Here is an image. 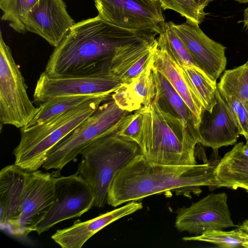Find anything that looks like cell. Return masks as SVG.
<instances>
[{"instance_id":"6da1fadb","label":"cell","mask_w":248,"mask_h":248,"mask_svg":"<svg viewBox=\"0 0 248 248\" xmlns=\"http://www.w3.org/2000/svg\"><path fill=\"white\" fill-rule=\"evenodd\" d=\"M156 35L155 32L120 28L98 15L83 20L75 23L55 47L45 72L54 77L110 74L111 63L119 51L129 45Z\"/></svg>"},{"instance_id":"7a4b0ae2","label":"cell","mask_w":248,"mask_h":248,"mask_svg":"<svg viewBox=\"0 0 248 248\" xmlns=\"http://www.w3.org/2000/svg\"><path fill=\"white\" fill-rule=\"evenodd\" d=\"M218 161L193 166L153 163L141 153L125 165L114 177L108 190L107 203L117 207L148 196L173 192L191 198L201 187L217 188L215 171Z\"/></svg>"},{"instance_id":"3957f363","label":"cell","mask_w":248,"mask_h":248,"mask_svg":"<svg viewBox=\"0 0 248 248\" xmlns=\"http://www.w3.org/2000/svg\"><path fill=\"white\" fill-rule=\"evenodd\" d=\"M138 110L142 116L139 146L148 160L167 165L198 164L196 148L199 140L182 119L163 108L155 98Z\"/></svg>"},{"instance_id":"277c9868","label":"cell","mask_w":248,"mask_h":248,"mask_svg":"<svg viewBox=\"0 0 248 248\" xmlns=\"http://www.w3.org/2000/svg\"><path fill=\"white\" fill-rule=\"evenodd\" d=\"M126 117L88 145L80 154L81 160L77 172L91 187L95 197L93 206L98 208L107 203L108 188L115 175L141 153L136 142L118 134Z\"/></svg>"},{"instance_id":"5b68a950","label":"cell","mask_w":248,"mask_h":248,"mask_svg":"<svg viewBox=\"0 0 248 248\" xmlns=\"http://www.w3.org/2000/svg\"><path fill=\"white\" fill-rule=\"evenodd\" d=\"M111 97L112 94L96 96L41 124L20 128V141L13 152L15 164L29 172L38 170L46 160L48 152L55 144Z\"/></svg>"},{"instance_id":"8992f818","label":"cell","mask_w":248,"mask_h":248,"mask_svg":"<svg viewBox=\"0 0 248 248\" xmlns=\"http://www.w3.org/2000/svg\"><path fill=\"white\" fill-rule=\"evenodd\" d=\"M131 113L120 108L111 97L48 152L42 167L62 170L88 145Z\"/></svg>"},{"instance_id":"52a82bcc","label":"cell","mask_w":248,"mask_h":248,"mask_svg":"<svg viewBox=\"0 0 248 248\" xmlns=\"http://www.w3.org/2000/svg\"><path fill=\"white\" fill-rule=\"evenodd\" d=\"M27 86L9 46L0 32V122L26 126L39 111L30 99Z\"/></svg>"},{"instance_id":"ba28073f","label":"cell","mask_w":248,"mask_h":248,"mask_svg":"<svg viewBox=\"0 0 248 248\" xmlns=\"http://www.w3.org/2000/svg\"><path fill=\"white\" fill-rule=\"evenodd\" d=\"M98 16L121 28L159 34L166 22L159 0H94Z\"/></svg>"},{"instance_id":"9c48e42d","label":"cell","mask_w":248,"mask_h":248,"mask_svg":"<svg viewBox=\"0 0 248 248\" xmlns=\"http://www.w3.org/2000/svg\"><path fill=\"white\" fill-rule=\"evenodd\" d=\"M53 188L54 202L37 226L39 235L60 222L80 217L93 206L94 193L77 172L67 176L53 177Z\"/></svg>"},{"instance_id":"30bf717a","label":"cell","mask_w":248,"mask_h":248,"mask_svg":"<svg viewBox=\"0 0 248 248\" xmlns=\"http://www.w3.org/2000/svg\"><path fill=\"white\" fill-rule=\"evenodd\" d=\"M122 83L119 78L111 74L95 76L54 77L44 71L37 81L33 100L41 104L62 96L110 94Z\"/></svg>"},{"instance_id":"8fae6325","label":"cell","mask_w":248,"mask_h":248,"mask_svg":"<svg viewBox=\"0 0 248 248\" xmlns=\"http://www.w3.org/2000/svg\"><path fill=\"white\" fill-rule=\"evenodd\" d=\"M225 192L211 193L177 211L175 226L179 232L196 235L209 230H223L235 225L231 217Z\"/></svg>"},{"instance_id":"7c38bea8","label":"cell","mask_w":248,"mask_h":248,"mask_svg":"<svg viewBox=\"0 0 248 248\" xmlns=\"http://www.w3.org/2000/svg\"><path fill=\"white\" fill-rule=\"evenodd\" d=\"M53 202V177L51 174L38 170L29 172L22 194L16 235L26 236L36 231Z\"/></svg>"},{"instance_id":"4fadbf2b","label":"cell","mask_w":248,"mask_h":248,"mask_svg":"<svg viewBox=\"0 0 248 248\" xmlns=\"http://www.w3.org/2000/svg\"><path fill=\"white\" fill-rule=\"evenodd\" d=\"M168 23L186 46L198 67L217 82L226 66V47L210 38L196 23L186 20L181 24Z\"/></svg>"},{"instance_id":"5bb4252c","label":"cell","mask_w":248,"mask_h":248,"mask_svg":"<svg viewBox=\"0 0 248 248\" xmlns=\"http://www.w3.org/2000/svg\"><path fill=\"white\" fill-rule=\"evenodd\" d=\"M23 23L27 31L38 34L55 47L76 23L63 0H37Z\"/></svg>"},{"instance_id":"9a60e30c","label":"cell","mask_w":248,"mask_h":248,"mask_svg":"<svg viewBox=\"0 0 248 248\" xmlns=\"http://www.w3.org/2000/svg\"><path fill=\"white\" fill-rule=\"evenodd\" d=\"M211 112L204 109L199 128L200 143L217 150L234 144L239 133L231 111L217 89Z\"/></svg>"},{"instance_id":"2e32d148","label":"cell","mask_w":248,"mask_h":248,"mask_svg":"<svg viewBox=\"0 0 248 248\" xmlns=\"http://www.w3.org/2000/svg\"><path fill=\"white\" fill-rule=\"evenodd\" d=\"M142 207L141 202H128L125 205L92 219L83 222L76 220L71 227L57 230L51 238L62 248H80L89 238L105 227Z\"/></svg>"},{"instance_id":"e0dca14e","label":"cell","mask_w":248,"mask_h":248,"mask_svg":"<svg viewBox=\"0 0 248 248\" xmlns=\"http://www.w3.org/2000/svg\"><path fill=\"white\" fill-rule=\"evenodd\" d=\"M29 172L14 164L0 172V225L16 235L19 220L22 194Z\"/></svg>"},{"instance_id":"ac0fdd59","label":"cell","mask_w":248,"mask_h":248,"mask_svg":"<svg viewBox=\"0 0 248 248\" xmlns=\"http://www.w3.org/2000/svg\"><path fill=\"white\" fill-rule=\"evenodd\" d=\"M157 48L155 36L130 44L113 58L110 73L127 83L136 78L146 67Z\"/></svg>"},{"instance_id":"d6986e66","label":"cell","mask_w":248,"mask_h":248,"mask_svg":"<svg viewBox=\"0 0 248 248\" xmlns=\"http://www.w3.org/2000/svg\"><path fill=\"white\" fill-rule=\"evenodd\" d=\"M153 57L136 78L128 83H122L112 93V98L121 109L132 112L149 105L154 100L156 89L152 70Z\"/></svg>"},{"instance_id":"ffe728a7","label":"cell","mask_w":248,"mask_h":248,"mask_svg":"<svg viewBox=\"0 0 248 248\" xmlns=\"http://www.w3.org/2000/svg\"><path fill=\"white\" fill-rule=\"evenodd\" d=\"M152 69L161 73L170 82L193 113L199 127L204 108L188 83L180 65L166 51L157 47L153 57Z\"/></svg>"},{"instance_id":"44dd1931","label":"cell","mask_w":248,"mask_h":248,"mask_svg":"<svg viewBox=\"0 0 248 248\" xmlns=\"http://www.w3.org/2000/svg\"><path fill=\"white\" fill-rule=\"evenodd\" d=\"M217 188H241L248 192V148L236 144L217 163L215 171Z\"/></svg>"},{"instance_id":"7402d4cb","label":"cell","mask_w":248,"mask_h":248,"mask_svg":"<svg viewBox=\"0 0 248 248\" xmlns=\"http://www.w3.org/2000/svg\"><path fill=\"white\" fill-rule=\"evenodd\" d=\"M152 70L156 89L155 98L163 108L182 119L200 142L199 127L193 113L167 79L159 72Z\"/></svg>"},{"instance_id":"603a6c76","label":"cell","mask_w":248,"mask_h":248,"mask_svg":"<svg viewBox=\"0 0 248 248\" xmlns=\"http://www.w3.org/2000/svg\"><path fill=\"white\" fill-rule=\"evenodd\" d=\"M180 66L204 109L211 112L216 104L217 82L212 80L198 67L185 64Z\"/></svg>"},{"instance_id":"cb8c5ba5","label":"cell","mask_w":248,"mask_h":248,"mask_svg":"<svg viewBox=\"0 0 248 248\" xmlns=\"http://www.w3.org/2000/svg\"><path fill=\"white\" fill-rule=\"evenodd\" d=\"M96 96L68 95L50 99L40 104L37 113L26 126L21 128L28 129L41 124L52 118L74 108Z\"/></svg>"},{"instance_id":"d4e9b609","label":"cell","mask_w":248,"mask_h":248,"mask_svg":"<svg viewBox=\"0 0 248 248\" xmlns=\"http://www.w3.org/2000/svg\"><path fill=\"white\" fill-rule=\"evenodd\" d=\"M217 88L220 94L237 97L248 109V60L241 66L225 70Z\"/></svg>"},{"instance_id":"484cf974","label":"cell","mask_w":248,"mask_h":248,"mask_svg":"<svg viewBox=\"0 0 248 248\" xmlns=\"http://www.w3.org/2000/svg\"><path fill=\"white\" fill-rule=\"evenodd\" d=\"M157 41V47L166 51L179 65L198 67L186 46L168 22L166 23L164 31L159 34Z\"/></svg>"},{"instance_id":"4316f807","label":"cell","mask_w":248,"mask_h":248,"mask_svg":"<svg viewBox=\"0 0 248 248\" xmlns=\"http://www.w3.org/2000/svg\"><path fill=\"white\" fill-rule=\"evenodd\" d=\"M215 0H159L162 10H172L198 25L207 15L204 8Z\"/></svg>"},{"instance_id":"83f0119b","label":"cell","mask_w":248,"mask_h":248,"mask_svg":"<svg viewBox=\"0 0 248 248\" xmlns=\"http://www.w3.org/2000/svg\"><path fill=\"white\" fill-rule=\"evenodd\" d=\"M37 0H0L3 12L1 19L9 21V26L16 31L25 34L27 31L23 23L26 14Z\"/></svg>"},{"instance_id":"f1b7e54d","label":"cell","mask_w":248,"mask_h":248,"mask_svg":"<svg viewBox=\"0 0 248 248\" xmlns=\"http://www.w3.org/2000/svg\"><path fill=\"white\" fill-rule=\"evenodd\" d=\"M185 241H195L213 244L218 248H232L242 247L245 243L244 238L239 234L237 229L230 231L223 230H209L200 235L185 237Z\"/></svg>"},{"instance_id":"f546056e","label":"cell","mask_w":248,"mask_h":248,"mask_svg":"<svg viewBox=\"0 0 248 248\" xmlns=\"http://www.w3.org/2000/svg\"><path fill=\"white\" fill-rule=\"evenodd\" d=\"M220 95L226 102L231 111L239 135L243 136L246 140H248V108L235 96L223 94Z\"/></svg>"},{"instance_id":"4dcf8cb0","label":"cell","mask_w":248,"mask_h":248,"mask_svg":"<svg viewBox=\"0 0 248 248\" xmlns=\"http://www.w3.org/2000/svg\"><path fill=\"white\" fill-rule=\"evenodd\" d=\"M142 116L137 110L133 114L128 115L118 131L121 137L136 142L138 145L140 140L142 128Z\"/></svg>"},{"instance_id":"1f68e13d","label":"cell","mask_w":248,"mask_h":248,"mask_svg":"<svg viewBox=\"0 0 248 248\" xmlns=\"http://www.w3.org/2000/svg\"><path fill=\"white\" fill-rule=\"evenodd\" d=\"M236 229L245 240L242 247L248 248V219L245 220Z\"/></svg>"},{"instance_id":"d6a6232c","label":"cell","mask_w":248,"mask_h":248,"mask_svg":"<svg viewBox=\"0 0 248 248\" xmlns=\"http://www.w3.org/2000/svg\"><path fill=\"white\" fill-rule=\"evenodd\" d=\"M243 23L244 27L248 29V7L244 10Z\"/></svg>"},{"instance_id":"836d02e7","label":"cell","mask_w":248,"mask_h":248,"mask_svg":"<svg viewBox=\"0 0 248 248\" xmlns=\"http://www.w3.org/2000/svg\"><path fill=\"white\" fill-rule=\"evenodd\" d=\"M241 3H248V0H233Z\"/></svg>"},{"instance_id":"e575fe53","label":"cell","mask_w":248,"mask_h":248,"mask_svg":"<svg viewBox=\"0 0 248 248\" xmlns=\"http://www.w3.org/2000/svg\"><path fill=\"white\" fill-rule=\"evenodd\" d=\"M245 145L248 148V140H246V143Z\"/></svg>"}]
</instances>
